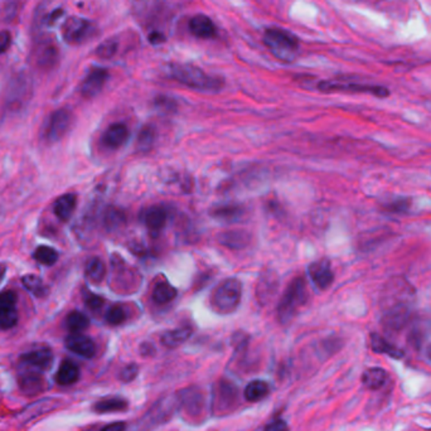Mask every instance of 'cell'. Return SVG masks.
Masks as SVG:
<instances>
[{"label":"cell","instance_id":"cell-1","mask_svg":"<svg viewBox=\"0 0 431 431\" xmlns=\"http://www.w3.org/2000/svg\"><path fill=\"white\" fill-rule=\"evenodd\" d=\"M167 72L173 80L197 91L217 92L224 85L222 78L206 74L201 68L189 63H171L167 67Z\"/></svg>","mask_w":431,"mask_h":431},{"label":"cell","instance_id":"cell-2","mask_svg":"<svg viewBox=\"0 0 431 431\" xmlns=\"http://www.w3.org/2000/svg\"><path fill=\"white\" fill-rule=\"evenodd\" d=\"M417 290L403 276L390 277L383 285L379 297V306L382 312L402 306L414 308Z\"/></svg>","mask_w":431,"mask_h":431},{"label":"cell","instance_id":"cell-3","mask_svg":"<svg viewBox=\"0 0 431 431\" xmlns=\"http://www.w3.org/2000/svg\"><path fill=\"white\" fill-rule=\"evenodd\" d=\"M264 43L277 60L291 63L299 54L297 38L283 28H269L264 33Z\"/></svg>","mask_w":431,"mask_h":431},{"label":"cell","instance_id":"cell-4","mask_svg":"<svg viewBox=\"0 0 431 431\" xmlns=\"http://www.w3.org/2000/svg\"><path fill=\"white\" fill-rule=\"evenodd\" d=\"M306 286L303 277H295L285 290L277 305V319L286 326L297 317V313L306 302Z\"/></svg>","mask_w":431,"mask_h":431},{"label":"cell","instance_id":"cell-5","mask_svg":"<svg viewBox=\"0 0 431 431\" xmlns=\"http://www.w3.org/2000/svg\"><path fill=\"white\" fill-rule=\"evenodd\" d=\"M242 297V284L236 277L223 280L211 295V305L218 314H231L238 309Z\"/></svg>","mask_w":431,"mask_h":431},{"label":"cell","instance_id":"cell-6","mask_svg":"<svg viewBox=\"0 0 431 431\" xmlns=\"http://www.w3.org/2000/svg\"><path fill=\"white\" fill-rule=\"evenodd\" d=\"M240 405L238 387L229 379H220L216 382L212 392V412L217 417H223L233 412Z\"/></svg>","mask_w":431,"mask_h":431},{"label":"cell","instance_id":"cell-7","mask_svg":"<svg viewBox=\"0 0 431 431\" xmlns=\"http://www.w3.org/2000/svg\"><path fill=\"white\" fill-rule=\"evenodd\" d=\"M318 89L323 92H353V94H370L373 96L387 97L390 95V91L379 85H368V83H357V82L339 81H322L318 85Z\"/></svg>","mask_w":431,"mask_h":431},{"label":"cell","instance_id":"cell-8","mask_svg":"<svg viewBox=\"0 0 431 431\" xmlns=\"http://www.w3.org/2000/svg\"><path fill=\"white\" fill-rule=\"evenodd\" d=\"M96 28L92 23L78 18L71 17L62 25V36L70 45H82L87 42L90 38L94 37Z\"/></svg>","mask_w":431,"mask_h":431},{"label":"cell","instance_id":"cell-9","mask_svg":"<svg viewBox=\"0 0 431 431\" xmlns=\"http://www.w3.org/2000/svg\"><path fill=\"white\" fill-rule=\"evenodd\" d=\"M71 124H72V115L66 109H61L53 112L45 125V140L48 143L59 142L67 134Z\"/></svg>","mask_w":431,"mask_h":431},{"label":"cell","instance_id":"cell-10","mask_svg":"<svg viewBox=\"0 0 431 431\" xmlns=\"http://www.w3.org/2000/svg\"><path fill=\"white\" fill-rule=\"evenodd\" d=\"M176 400L179 409L186 411L187 417H197L203 414L204 396L200 388L189 387L182 390L176 395Z\"/></svg>","mask_w":431,"mask_h":431},{"label":"cell","instance_id":"cell-11","mask_svg":"<svg viewBox=\"0 0 431 431\" xmlns=\"http://www.w3.org/2000/svg\"><path fill=\"white\" fill-rule=\"evenodd\" d=\"M17 302L18 297L14 291L7 290L0 293V330H8L17 326L19 320Z\"/></svg>","mask_w":431,"mask_h":431},{"label":"cell","instance_id":"cell-12","mask_svg":"<svg viewBox=\"0 0 431 431\" xmlns=\"http://www.w3.org/2000/svg\"><path fill=\"white\" fill-rule=\"evenodd\" d=\"M414 308L402 306L382 312L381 324L388 333H399L403 328L408 327L410 320L412 318Z\"/></svg>","mask_w":431,"mask_h":431},{"label":"cell","instance_id":"cell-13","mask_svg":"<svg viewBox=\"0 0 431 431\" xmlns=\"http://www.w3.org/2000/svg\"><path fill=\"white\" fill-rule=\"evenodd\" d=\"M53 361L52 350L50 348H38L30 350L21 356V364L24 370L30 371L43 372L51 367Z\"/></svg>","mask_w":431,"mask_h":431},{"label":"cell","instance_id":"cell-14","mask_svg":"<svg viewBox=\"0 0 431 431\" xmlns=\"http://www.w3.org/2000/svg\"><path fill=\"white\" fill-rule=\"evenodd\" d=\"M109 78V71L106 68L95 67L90 71L81 83V95L86 98L95 97L104 89L105 83Z\"/></svg>","mask_w":431,"mask_h":431},{"label":"cell","instance_id":"cell-15","mask_svg":"<svg viewBox=\"0 0 431 431\" xmlns=\"http://www.w3.org/2000/svg\"><path fill=\"white\" fill-rule=\"evenodd\" d=\"M308 274L313 284L320 290H326L335 282V274L327 260L313 262L308 269Z\"/></svg>","mask_w":431,"mask_h":431},{"label":"cell","instance_id":"cell-16","mask_svg":"<svg viewBox=\"0 0 431 431\" xmlns=\"http://www.w3.org/2000/svg\"><path fill=\"white\" fill-rule=\"evenodd\" d=\"M65 343L67 350L74 352V355L80 357L90 359L96 355V346L94 341L81 333H72L68 335Z\"/></svg>","mask_w":431,"mask_h":431},{"label":"cell","instance_id":"cell-17","mask_svg":"<svg viewBox=\"0 0 431 431\" xmlns=\"http://www.w3.org/2000/svg\"><path fill=\"white\" fill-rule=\"evenodd\" d=\"M129 139V129L125 124L123 123H116L112 124L106 129L101 142L104 144L105 148L119 149L127 142Z\"/></svg>","mask_w":431,"mask_h":431},{"label":"cell","instance_id":"cell-18","mask_svg":"<svg viewBox=\"0 0 431 431\" xmlns=\"http://www.w3.org/2000/svg\"><path fill=\"white\" fill-rule=\"evenodd\" d=\"M188 27H189V32L193 34L194 37L201 38V39L216 37L215 23L212 22L207 15H194L193 18L189 21Z\"/></svg>","mask_w":431,"mask_h":431},{"label":"cell","instance_id":"cell-19","mask_svg":"<svg viewBox=\"0 0 431 431\" xmlns=\"http://www.w3.org/2000/svg\"><path fill=\"white\" fill-rule=\"evenodd\" d=\"M370 346H371V350L375 353L386 355L388 357L392 358L403 357V352L397 346H395L390 341H387L385 337H382L379 333H371Z\"/></svg>","mask_w":431,"mask_h":431},{"label":"cell","instance_id":"cell-20","mask_svg":"<svg viewBox=\"0 0 431 431\" xmlns=\"http://www.w3.org/2000/svg\"><path fill=\"white\" fill-rule=\"evenodd\" d=\"M80 379V368L71 359H65L56 373V382L61 386L74 385Z\"/></svg>","mask_w":431,"mask_h":431},{"label":"cell","instance_id":"cell-21","mask_svg":"<svg viewBox=\"0 0 431 431\" xmlns=\"http://www.w3.org/2000/svg\"><path fill=\"white\" fill-rule=\"evenodd\" d=\"M76 204H77L76 194H63L60 198H57L53 204L54 215L57 216L61 221L66 222L74 215Z\"/></svg>","mask_w":431,"mask_h":431},{"label":"cell","instance_id":"cell-22","mask_svg":"<svg viewBox=\"0 0 431 431\" xmlns=\"http://www.w3.org/2000/svg\"><path fill=\"white\" fill-rule=\"evenodd\" d=\"M388 381V373L381 367H372L364 372L362 383L371 391H377L385 386Z\"/></svg>","mask_w":431,"mask_h":431},{"label":"cell","instance_id":"cell-23","mask_svg":"<svg viewBox=\"0 0 431 431\" xmlns=\"http://www.w3.org/2000/svg\"><path fill=\"white\" fill-rule=\"evenodd\" d=\"M143 222L151 232H159L167 222V212L163 207L154 206L145 209L142 216Z\"/></svg>","mask_w":431,"mask_h":431},{"label":"cell","instance_id":"cell-24","mask_svg":"<svg viewBox=\"0 0 431 431\" xmlns=\"http://www.w3.org/2000/svg\"><path fill=\"white\" fill-rule=\"evenodd\" d=\"M192 333H193V329L191 327L177 328V329L165 332L160 337V342L168 348H177L183 343L187 342L191 338Z\"/></svg>","mask_w":431,"mask_h":431},{"label":"cell","instance_id":"cell-25","mask_svg":"<svg viewBox=\"0 0 431 431\" xmlns=\"http://www.w3.org/2000/svg\"><path fill=\"white\" fill-rule=\"evenodd\" d=\"M218 241L221 245L229 249H245L246 246L250 244V235L246 233L245 231H227L220 235Z\"/></svg>","mask_w":431,"mask_h":431},{"label":"cell","instance_id":"cell-26","mask_svg":"<svg viewBox=\"0 0 431 431\" xmlns=\"http://www.w3.org/2000/svg\"><path fill=\"white\" fill-rule=\"evenodd\" d=\"M43 379L39 372L24 370L19 377V387L24 394L36 395L42 390Z\"/></svg>","mask_w":431,"mask_h":431},{"label":"cell","instance_id":"cell-27","mask_svg":"<svg viewBox=\"0 0 431 431\" xmlns=\"http://www.w3.org/2000/svg\"><path fill=\"white\" fill-rule=\"evenodd\" d=\"M270 394V385L262 379H253L245 388L246 400L249 402H259L268 397Z\"/></svg>","mask_w":431,"mask_h":431},{"label":"cell","instance_id":"cell-28","mask_svg":"<svg viewBox=\"0 0 431 431\" xmlns=\"http://www.w3.org/2000/svg\"><path fill=\"white\" fill-rule=\"evenodd\" d=\"M129 408V402L123 397H109L97 401L92 410L97 414H109L125 411Z\"/></svg>","mask_w":431,"mask_h":431},{"label":"cell","instance_id":"cell-29","mask_svg":"<svg viewBox=\"0 0 431 431\" xmlns=\"http://www.w3.org/2000/svg\"><path fill=\"white\" fill-rule=\"evenodd\" d=\"M57 61V48L51 41H45L37 48V62L42 67H52Z\"/></svg>","mask_w":431,"mask_h":431},{"label":"cell","instance_id":"cell-30","mask_svg":"<svg viewBox=\"0 0 431 431\" xmlns=\"http://www.w3.org/2000/svg\"><path fill=\"white\" fill-rule=\"evenodd\" d=\"M85 275L89 279L91 283H101L106 275V268L103 260L98 257H92L87 261L86 268H85Z\"/></svg>","mask_w":431,"mask_h":431},{"label":"cell","instance_id":"cell-31","mask_svg":"<svg viewBox=\"0 0 431 431\" xmlns=\"http://www.w3.org/2000/svg\"><path fill=\"white\" fill-rule=\"evenodd\" d=\"M177 297V289L171 286V284L159 283L156 284V288L153 290V299L156 304L164 305L171 303Z\"/></svg>","mask_w":431,"mask_h":431},{"label":"cell","instance_id":"cell-32","mask_svg":"<svg viewBox=\"0 0 431 431\" xmlns=\"http://www.w3.org/2000/svg\"><path fill=\"white\" fill-rule=\"evenodd\" d=\"M23 286L37 297H43L48 294V288L43 280L37 275H24L22 277Z\"/></svg>","mask_w":431,"mask_h":431},{"label":"cell","instance_id":"cell-33","mask_svg":"<svg viewBox=\"0 0 431 431\" xmlns=\"http://www.w3.org/2000/svg\"><path fill=\"white\" fill-rule=\"evenodd\" d=\"M90 326V320L83 313L74 311L66 318V327L71 333H81Z\"/></svg>","mask_w":431,"mask_h":431},{"label":"cell","instance_id":"cell-34","mask_svg":"<svg viewBox=\"0 0 431 431\" xmlns=\"http://www.w3.org/2000/svg\"><path fill=\"white\" fill-rule=\"evenodd\" d=\"M33 259L45 266H52L59 261V253L50 246H39L33 253Z\"/></svg>","mask_w":431,"mask_h":431},{"label":"cell","instance_id":"cell-35","mask_svg":"<svg viewBox=\"0 0 431 431\" xmlns=\"http://www.w3.org/2000/svg\"><path fill=\"white\" fill-rule=\"evenodd\" d=\"M242 215V211L238 206H224V207H218L213 212V217L217 220H222L226 222L231 221H236L240 218V216Z\"/></svg>","mask_w":431,"mask_h":431},{"label":"cell","instance_id":"cell-36","mask_svg":"<svg viewBox=\"0 0 431 431\" xmlns=\"http://www.w3.org/2000/svg\"><path fill=\"white\" fill-rule=\"evenodd\" d=\"M105 318L110 326H120L127 319V313L120 305H114L112 308H109Z\"/></svg>","mask_w":431,"mask_h":431},{"label":"cell","instance_id":"cell-37","mask_svg":"<svg viewBox=\"0 0 431 431\" xmlns=\"http://www.w3.org/2000/svg\"><path fill=\"white\" fill-rule=\"evenodd\" d=\"M116 51H118V42L114 39H109L97 47L96 56L107 60V59H112Z\"/></svg>","mask_w":431,"mask_h":431},{"label":"cell","instance_id":"cell-38","mask_svg":"<svg viewBox=\"0 0 431 431\" xmlns=\"http://www.w3.org/2000/svg\"><path fill=\"white\" fill-rule=\"evenodd\" d=\"M410 209V201L406 198H397L383 204V209L391 213H406Z\"/></svg>","mask_w":431,"mask_h":431},{"label":"cell","instance_id":"cell-39","mask_svg":"<svg viewBox=\"0 0 431 431\" xmlns=\"http://www.w3.org/2000/svg\"><path fill=\"white\" fill-rule=\"evenodd\" d=\"M138 372H139V367L134 364H127L125 366L121 372H120V379L123 381V382H125V383H129V382H132L133 379H135V377L138 376Z\"/></svg>","mask_w":431,"mask_h":431},{"label":"cell","instance_id":"cell-40","mask_svg":"<svg viewBox=\"0 0 431 431\" xmlns=\"http://www.w3.org/2000/svg\"><path fill=\"white\" fill-rule=\"evenodd\" d=\"M153 140H154V132L150 127H144L139 134V147L143 150H147L149 147H151Z\"/></svg>","mask_w":431,"mask_h":431},{"label":"cell","instance_id":"cell-41","mask_svg":"<svg viewBox=\"0 0 431 431\" xmlns=\"http://www.w3.org/2000/svg\"><path fill=\"white\" fill-rule=\"evenodd\" d=\"M85 303L91 311H98L104 304V300H103V297L95 295V294H87V297H85Z\"/></svg>","mask_w":431,"mask_h":431},{"label":"cell","instance_id":"cell-42","mask_svg":"<svg viewBox=\"0 0 431 431\" xmlns=\"http://www.w3.org/2000/svg\"><path fill=\"white\" fill-rule=\"evenodd\" d=\"M264 431H289V426L283 419H275L265 428Z\"/></svg>","mask_w":431,"mask_h":431},{"label":"cell","instance_id":"cell-43","mask_svg":"<svg viewBox=\"0 0 431 431\" xmlns=\"http://www.w3.org/2000/svg\"><path fill=\"white\" fill-rule=\"evenodd\" d=\"M121 218H123V215H120L116 209H110V211L106 213L105 221H106V224H107L109 227H115V226L119 223Z\"/></svg>","mask_w":431,"mask_h":431},{"label":"cell","instance_id":"cell-44","mask_svg":"<svg viewBox=\"0 0 431 431\" xmlns=\"http://www.w3.org/2000/svg\"><path fill=\"white\" fill-rule=\"evenodd\" d=\"M12 43V36L8 30H1L0 32V54L7 51L9 45Z\"/></svg>","mask_w":431,"mask_h":431},{"label":"cell","instance_id":"cell-45","mask_svg":"<svg viewBox=\"0 0 431 431\" xmlns=\"http://www.w3.org/2000/svg\"><path fill=\"white\" fill-rule=\"evenodd\" d=\"M125 429H127V424H125V423L116 421V423L106 425L101 431H125Z\"/></svg>","mask_w":431,"mask_h":431},{"label":"cell","instance_id":"cell-46","mask_svg":"<svg viewBox=\"0 0 431 431\" xmlns=\"http://www.w3.org/2000/svg\"><path fill=\"white\" fill-rule=\"evenodd\" d=\"M149 41H150L153 45H159V43H162V42L165 41V38H164V36H162L160 33L154 32V33H151V34L149 36Z\"/></svg>","mask_w":431,"mask_h":431},{"label":"cell","instance_id":"cell-47","mask_svg":"<svg viewBox=\"0 0 431 431\" xmlns=\"http://www.w3.org/2000/svg\"><path fill=\"white\" fill-rule=\"evenodd\" d=\"M6 271H7V269H6V266L0 264V282L3 280V277H4V275H6Z\"/></svg>","mask_w":431,"mask_h":431},{"label":"cell","instance_id":"cell-48","mask_svg":"<svg viewBox=\"0 0 431 431\" xmlns=\"http://www.w3.org/2000/svg\"><path fill=\"white\" fill-rule=\"evenodd\" d=\"M426 356H428V358L431 361V344L428 347V350H426Z\"/></svg>","mask_w":431,"mask_h":431},{"label":"cell","instance_id":"cell-49","mask_svg":"<svg viewBox=\"0 0 431 431\" xmlns=\"http://www.w3.org/2000/svg\"><path fill=\"white\" fill-rule=\"evenodd\" d=\"M353 1H362V3H371V1H379V0H353Z\"/></svg>","mask_w":431,"mask_h":431}]
</instances>
